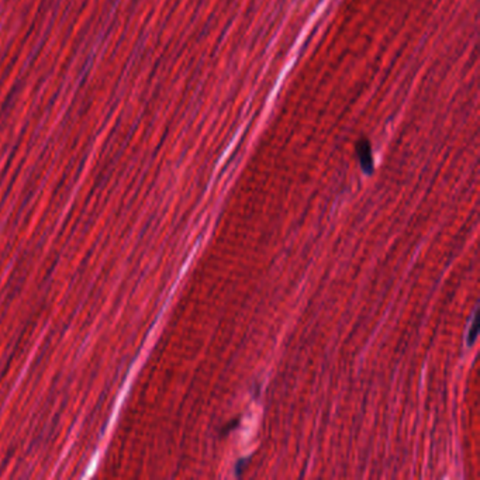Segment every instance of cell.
<instances>
[{"instance_id":"obj_1","label":"cell","mask_w":480,"mask_h":480,"mask_svg":"<svg viewBox=\"0 0 480 480\" xmlns=\"http://www.w3.org/2000/svg\"><path fill=\"white\" fill-rule=\"evenodd\" d=\"M477 328H479V313H477V310H476V313L473 316V323H472V328L469 331V335H468V344L469 347L473 345L475 340H476V336H477Z\"/></svg>"},{"instance_id":"obj_2","label":"cell","mask_w":480,"mask_h":480,"mask_svg":"<svg viewBox=\"0 0 480 480\" xmlns=\"http://www.w3.org/2000/svg\"><path fill=\"white\" fill-rule=\"evenodd\" d=\"M237 426H238V420L230 421V422H229V426H227V427H225V428H224V430L221 431V434H222V435H225V434H229V433H230L231 430H234V428H236Z\"/></svg>"},{"instance_id":"obj_3","label":"cell","mask_w":480,"mask_h":480,"mask_svg":"<svg viewBox=\"0 0 480 480\" xmlns=\"http://www.w3.org/2000/svg\"><path fill=\"white\" fill-rule=\"evenodd\" d=\"M249 459H241L238 464H237V466H236V472H237V475L240 476L241 475V472H242V468H245V465H247V462H248Z\"/></svg>"}]
</instances>
